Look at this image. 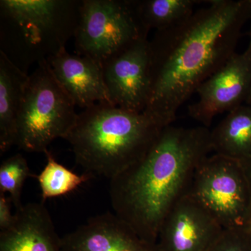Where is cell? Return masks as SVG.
I'll return each instance as SVG.
<instances>
[{
  "instance_id": "1",
  "label": "cell",
  "mask_w": 251,
  "mask_h": 251,
  "mask_svg": "<svg viewBox=\"0 0 251 251\" xmlns=\"http://www.w3.org/2000/svg\"><path fill=\"white\" fill-rule=\"evenodd\" d=\"M150 41V92L145 113L163 127L203 82L235 53L251 0H211Z\"/></svg>"
},
{
  "instance_id": "2",
  "label": "cell",
  "mask_w": 251,
  "mask_h": 251,
  "mask_svg": "<svg viewBox=\"0 0 251 251\" xmlns=\"http://www.w3.org/2000/svg\"><path fill=\"white\" fill-rule=\"evenodd\" d=\"M211 152L209 128L165 127L141 160L110 180L114 214L144 240L157 244L163 221L189 193L198 167Z\"/></svg>"
},
{
  "instance_id": "3",
  "label": "cell",
  "mask_w": 251,
  "mask_h": 251,
  "mask_svg": "<svg viewBox=\"0 0 251 251\" xmlns=\"http://www.w3.org/2000/svg\"><path fill=\"white\" fill-rule=\"evenodd\" d=\"M164 128L144 112L97 103L78 114L65 140L85 173L111 180L141 160Z\"/></svg>"
},
{
  "instance_id": "4",
  "label": "cell",
  "mask_w": 251,
  "mask_h": 251,
  "mask_svg": "<svg viewBox=\"0 0 251 251\" xmlns=\"http://www.w3.org/2000/svg\"><path fill=\"white\" fill-rule=\"evenodd\" d=\"M82 0H1L0 50L23 72L66 49Z\"/></svg>"
},
{
  "instance_id": "5",
  "label": "cell",
  "mask_w": 251,
  "mask_h": 251,
  "mask_svg": "<svg viewBox=\"0 0 251 251\" xmlns=\"http://www.w3.org/2000/svg\"><path fill=\"white\" fill-rule=\"evenodd\" d=\"M74 100L46 59L29 75L18 119L16 145L28 152H45L57 138L66 139L77 120Z\"/></svg>"
},
{
  "instance_id": "6",
  "label": "cell",
  "mask_w": 251,
  "mask_h": 251,
  "mask_svg": "<svg viewBox=\"0 0 251 251\" xmlns=\"http://www.w3.org/2000/svg\"><path fill=\"white\" fill-rule=\"evenodd\" d=\"M149 31L141 22L135 0H82L74 36L76 53L100 66L143 39Z\"/></svg>"
},
{
  "instance_id": "7",
  "label": "cell",
  "mask_w": 251,
  "mask_h": 251,
  "mask_svg": "<svg viewBox=\"0 0 251 251\" xmlns=\"http://www.w3.org/2000/svg\"><path fill=\"white\" fill-rule=\"evenodd\" d=\"M190 195L224 229L251 228V193L242 163L214 153L200 164Z\"/></svg>"
},
{
  "instance_id": "8",
  "label": "cell",
  "mask_w": 251,
  "mask_h": 251,
  "mask_svg": "<svg viewBox=\"0 0 251 251\" xmlns=\"http://www.w3.org/2000/svg\"><path fill=\"white\" fill-rule=\"evenodd\" d=\"M251 90V43L198 87V101L188 107L190 116L209 128L214 117L247 102Z\"/></svg>"
},
{
  "instance_id": "9",
  "label": "cell",
  "mask_w": 251,
  "mask_h": 251,
  "mask_svg": "<svg viewBox=\"0 0 251 251\" xmlns=\"http://www.w3.org/2000/svg\"><path fill=\"white\" fill-rule=\"evenodd\" d=\"M101 67L112 105L145 111L150 92V41L141 39Z\"/></svg>"
},
{
  "instance_id": "10",
  "label": "cell",
  "mask_w": 251,
  "mask_h": 251,
  "mask_svg": "<svg viewBox=\"0 0 251 251\" xmlns=\"http://www.w3.org/2000/svg\"><path fill=\"white\" fill-rule=\"evenodd\" d=\"M224 229L189 193L170 211L160 228V251H206Z\"/></svg>"
},
{
  "instance_id": "11",
  "label": "cell",
  "mask_w": 251,
  "mask_h": 251,
  "mask_svg": "<svg viewBox=\"0 0 251 251\" xmlns=\"http://www.w3.org/2000/svg\"><path fill=\"white\" fill-rule=\"evenodd\" d=\"M61 251H160L112 213L91 218L61 239Z\"/></svg>"
},
{
  "instance_id": "12",
  "label": "cell",
  "mask_w": 251,
  "mask_h": 251,
  "mask_svg": "<svg viewBox=\"0 0 251 251\" xmlns=\"http://www.w3.org/2000/svg\"><path fill=\"white\" fill-rule=\"evenodd\" d=\"M47 61L75 105L85 110L97 103L112 104L99 63L85 56L70 54L67 49Z\"/></svg>"
},
{
  "instance_id": "13",
  "label": "cell",
  "mask_w": 251,
  "mask_h": 251,
  "mask_svg": "<svg viewBox=\"0 0 251 251\" xmlns=\"http://www.w3.org/2000/svg\"><path fill=\"white\" fill-rule=\"evenodd\" d=\"M14 215L11 228L0 232V251H61L62 238L42 202L23 205Z\"/></svg>"
},
{
  "instance_id": "14",
  "label": "cell",
  "mask_w": 251,
  "mask_h": 251,
  "mask_svg": "<svg viewBox=\"0 0 251 251\" xmlns=\"http://www.w3.org/2000/svg\"><path fill=\"white\" fill-rule=\"evenodd\" d=\"M29 78L0 50V153L17 141L18 119Z\"/></svg>"
},
{
  "instance_id": "15",
  "label": "cell",
  "mask_w": 251,
  "mask_h": 251,
  "mask_svg": "<svg viewBox=\"0 0 251 251\" xmlns=\"http://www.w3.org/2000/svg\"><path fill=\"white\" fill-rule=\"evenodd\" d=\"M213 152L240 162L251 159V105L229 112L211 130Z\"/></svg>"
},
{
  "instance_id": "16",
  "label": "cell",
  "mask_w": 251,
  "mask_h": 251,
  "mask_svg": "<svg viewBox=\"0 0 251 251\" xmlns=\"http://www.w3.org/2000/svg\"><path fill=\"white\" fill-rule=\"evenodd\" d=\"M196 0H135L141 22L149 31L169 29L195 12Z\"/></svg>"
},
{
  "instance_id": "17",
  "label": "cell",
  "mask_w": 251,
  "mask_h": 251,
  "mask_svg": "<svg viewBox=\"0 0 251 251\" xmlns=\"http://www.w3.org/2000/svg\"><path fill=\"white\" fill-rule=\"evenodd\" d=\"M47 163L40 174L36 176L41 191L43 201L72 192L92 178L84 173L79 175L56 161L49 150L45 152Z\"/></svg>"
},
{
  "instance_id": "18",
  "label": "cell",
  "mask_w": 251,
  "mask_h": 251,
  "mask_svg": "<svg viewBox=\"0 0 251 251\" xmlns=\"http://www.w3.org/2000/svg\"><path fill=\"white\" fill-rule=\"evenodd\" d=\"M31 173L27 162L22 155L18 153L8 158L0 166V193H9L10 198L16 209L23 206L21 193L23 185Z\"/></svg>"
},
{
  "instance_id": "19",
  "label": "cell",
  "mask_w": 251,
  "mask_h": 251,
  "mask_svg": "<svg viewBox=\"0 0 251 251\" xmlns=\"http://www.w3.org/2000/svg\"><path fill=\"white\" fill-rule=\"evenodd\" d=\"M206 251H251V228L224 229Z\"/></svg>"
},
{
  "instance_id": "20",
  "label": "cell",
  "mask_w": 251,
  "mask_h": 251,
  "mask_svg": "<svg viewBox=\"0 0 251 251\" xmlns=\"http://www.w3.org/2000/svg\"><path fill=\"white\" fill-rule=\"evenodd\" d=\"M11 198L5 193H0V232L11 228L14 224L15 215L11 213Z\"/></svg>"
},
{
  "instance_id": "21",
  "label": "cell",
  "mask_w": 251,
  "mask_h": 251,
  "mask_svg": "<svg viewBox=\"0 0 251 251\" xmlns=\"http://www.w3.org/2000/svg\"><path fill=\"white\" fill-rule=\"evenodd\" d=\"M241 163H242L243 168H244L246 175H247L251 193V159L247 160V161H242Z\"/></svg>"
},
{
  "instance_id": "22",
  "label": "cell",
  "mask_w": 251,
  "mask_h": 251,
  "mask_svg": "<svg viewBox=\"0 0 251 251\" xmlns=\"http://www.w3.org/2000/svg\"><path fill=\"white\" fill-rule=\"evenodd\" d=\"M246 103H247V105H251V90L250 94H249V97H248L247 102H246Z\"/></svg>"
},
{
  "instance_id": "23",
  "label": "cell",
  "mask_w": 251,
  "mask_h": 251,
  "mask_svg": "<svg viewBox=\"0 0 251 251\" xmlns=\"http://www.w3.org/2000/svg\"><path fill=\"white\" fill-rule=\"evenodd\" d=\"M250 19L251 20V11ZM249 43H251V24L250 30H249Z\"/></svg>"
}]
</instances>
